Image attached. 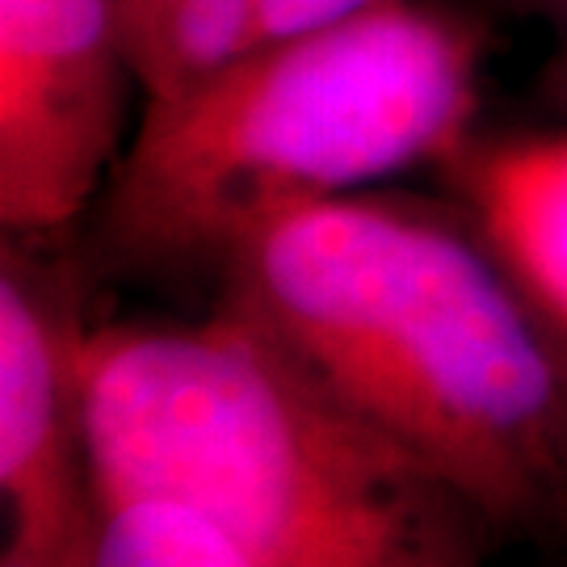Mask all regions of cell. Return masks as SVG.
Returning a JSON list of instances; mask_svg holds the SVG:
<instances>
[{
	"label": "cell",
	"instance_id": "obj_1",
	"mask_svg": "<svg viewBox=\"0 0 567 567\" xmlns=\"http://www.w3.org/2000/svg\"><path fill=\"white\" fill-rule=\"evenodd\" d=\"M219 299L496 529H567V332L484 231L365 189L290 206Z\"/></svg>",
	"mask_w": 567,
	"mask_h": 567
},
{
	"label": "cell",
	"instance_id": "obj_2",
	"mask_svg": "<svg viewBox=\"0 0 567 567\" xmlns=\"http://www.w3.org/2000/svg\"><path fill=\"white\" fill-rule=\"evenodd\" d=\"M81 374L102 501L189 508L265 567L484 559V513L224 299L182 324H93Z\"/></svg>",
	"mask_w": 567,
	"mask_h": 567
},
{
	"label": "cell",
	"instance_id": "obj_3",
	"mask_svg": "<svg viewBox=\"0 0 567 567\" xmlns=\"http://www.w3.org/2000/svg\"><path fill=\"white\" fill-rule=\"evenodd\" d=\"M480 30L379 0L147 97L102 194V248L143 274H219L290 206L454 161L480 105Z\"/></svg>",
	"mask_w": 567,
	"mask_h": 567
},
{
	"label": "cell",
	"instance_id": "obj_4",
	"mask_svg": "<svg viewBox=\"0 0 567 567\" xmlns=\"http://www.w3.org/2000/svg\"><path fill=\"white\" fill-rule=\"evenodd\" d=\"M34 240L0 248V567H81L102 522L84 416V303Z\"/></svg>",
	"mask_w": 567,
	"mask_h": 567
},
{
	"label": "cell",
	"instance_id": "obj_5",
	"mask_svg": "<svg viewBox=\"0 0 567 567\" xmlns=\"http://www.w3.org/2000/svg\"><path fill=\"white\" fill-rule=\"evenodd\" d=\"M140 89L110 0H0V224L47 240L102 203Z\"/></svg>",
	"mask_w": 567,
	"mask_h": 567
},
{
	"label": "cell",
	"instance_id": "obj_6",
	"mask_svg": "<svg viewBox=\"0 0 567 567\" xmlns=\"http://www.w3.org/2000/svg\"><path fill=\"white\" fill-rule=\"evenodd\" d=\"M143 102L379 0H110Z\"/></svg>",
	"mask_w": 567,
	"mask_h": 567
},
{
	"label": "cell",
	"instance_id": "obj_7",
	"mask_svg": "<svg viewBox=\"0 0 567 567\" xmlns=\"http://www.w3.org/2000/svg\"><path fill=\"white\" fill-rule=\"evenodd\" d=\"M480 231L567 332V131L454 156Z\"/></svg>",
	"mask_w": 567,
	"mask_h": 567
},
{
	"label": "cell",
	"instance_id": "obj_8",
	"mask_svg": "<svg viewBox=\"0 0 567 567\" xmlns=\"http://www.w3.org/2000/svg\"><path fill=\"white\" fill-rule=\"evenodd\" d=\"M81 567H265L224 529L164 501H102Z\"/></svg>",
	"mask_w": 567,
	"mask_h": 567
},
{
	"label": "cell",
	"instance_id": "obj_9",
	"mask_svg": "<svg viewBox=\"0 0 567 567\" xmlns=\"http://www.w3.org/2000/svg\"><path fill=\"white\" fill-rule=\"evenodd\" d=\"M513 4L534 13V18H543L550 30L564 34V42H567V0H513Z\"/></svg>",
	"mask_w": 567,
	"mask_h": 567
},
{
	"label": "cell",
	"instance_id": "obj_10",
	"mask_svg": "<svg viewBox=\"0 0 567 567\" xmlns=\"http://www.w3.org/2000/svg\"><path fill=\"white\" fill-rule=\"evenodd\" d=\"M555 84H559V93H564V102H567V51H564V60H559V72H555Z\"/></svg>",
	"mask_w": 567,
	"mask_h": 567
}]
</instances>
